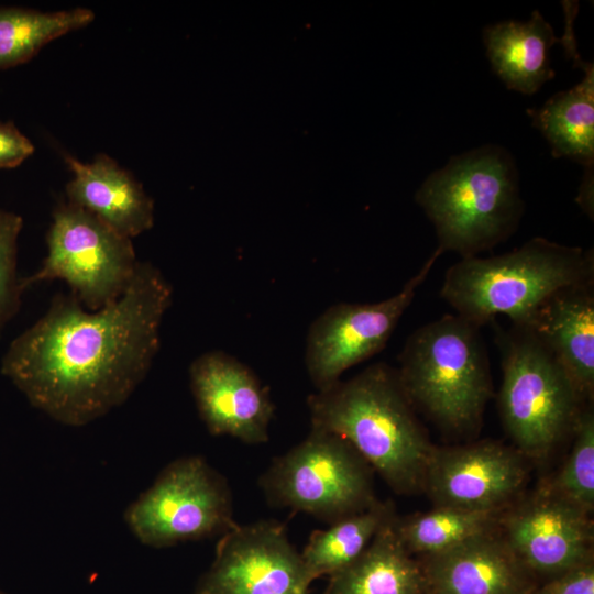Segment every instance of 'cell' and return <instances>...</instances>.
I'll return each instance as SVG.
<instances>
[{
    "instance_id": "obj_14",
    "label": "cell",
    "mask_w": 594,
    "mask_h": 594,
    "mask_svg": "<svg viewBox=\"0 0 594 594\" xmlns=\"http://www.w3.org/2000/svg\"><path fill=\"white\" fill-rule=\"evenodd\" d=\"M504 529L509 549L536 573L554 576L592 559L587 514L551 492L509 513Z\"/></svg>"
},
{
    "instance_id": "obj_7",
    "label": "cell",
    "mask_w": 594,
    "mask_h": 594,
    "mask_svg": "<svg viewBox=\"0 0 594 594\" xmlns=\"http://www.w3.org/2000/svg\"><path fill=\"white\" fill-rule=\"evenodd\" d=\"M373 469L341 437L311 429L261 475L258 485L273 507L332 524L372 506Z\"/></svg>"
},
{
    "instance_id": "obj_24",
    "label": "cell",
    "mask_w": 594,
    "mask_h": 594,
    "mask_svg": "<svg viewBox=\"0 0 594 594\" xmlns=\"http://www.w3.org/2000/svg\"><path fill=\"white\" fill-rule=\"evenodd\" d=\"M573 431L571 453L551 493L588 514L594 507V416L590 408L581 411Z\"/></svg>"
},
{
    "instance_id": "obj_23",
    "label": "cell",
    "mask_w": 594,
    "mask_h": 594,
    "mask_svg": "<svg viewBox=\"0 0 594 594\" xmlns=\"http://www.w3.org/2000/svg\"><path fill=\"white\" fill-rule=\"evenodd\" d=\"M498 514L499 510L437 507L411 518L395 519V528L409 553L430 556L490 532L499 518Z\"/></svg>"
},
{
    "instance_id": "obj_19",
    "label": "cell",
    "mask_w": 594,
    "mask_h": 594,
    "mask_svg": "<svg viewBox=\"0 0 594 594\" xmlns=\"http://www.w3.org/2000/svg\"><path fill=\"white\" fill-rule=\"evenodd\" d=\"M486 55L508 89L532 95L556 75L549 51L560 42L538 10L529 21H503L483 31Z\"/></svg>"
},
{
    "instance_id": "obj_13",
    "label": "cell",
    "mask_w": 594,
    "mask_h": 594,
    "mask_svg": "<svg viewBox=\"0 0 594 594\" xmlns=\"http://www.w3.org/2000/svg\"><path fill=\"white\" fill-rule=\"evenodd\" d=\"M519 454L492 441L433 449L424 490L437 507L501 510L525 482Z\"/></svg>"
},
{
    "instance_id": "obj_18",
    "label": "cell",
    "mask_w": 594,
    "mask_h": 594,
    "mask_svg": "<svg viewBox=\"0 0 594 594\" xmlns=\"http://www.w3.org/2000/svg\"><path fill=\"white\" fill-rule=\"evenodd\" d=\"M584 77L573 88L551 96L541 107L528 109L532 125L551 146L554 157H569L582 164L586 173L576 201L587 215H593L594 165V67L578 52L570 55Z\"/></svg>"
},
{
    "instance_id": "obj_5",
    "label": "cell",
    "mask_w": 594,
    "mask_h": 594,
    "mask_svg": "<svg viewBox=\"0 0 594 594\" xmlns=\"http://www.w3.org/2000/svg\"><path fill=\"white\" fill-rule=\"evenodd\" d=\"M413 407L442 428L475 430L492 396L488 359L479 327L446 315L415 330L396 370Z\"/></svg>"
},
{
    "instance_id": "obj_17",
    "label": "cell",
    "mask_w": 594,
    "mask_h": 594,
    "mask_svg": "<svg viewBox=\"0 0 594 594\" xmlns=\"http://www.w3.org/2000/svg\"><path fill=\"white\" fill-rule=\"evenodd\" d=\"M525 328L530 329L568 374L582 398L594 391L593 284L553 294Z\"/></svg>"
},
{
    "instance_id": "obj_20",
    "label": "cell",
    "mask_w": 594,
    "mask_h": 594,
    "mask_svg": "<svg viewBox=\"0 0 594 594\" xmlns=\"http://www.w3.org/2000/svg\"><path fill=\"white\" fill-rule=\"evenodd\" d=\"M395 516L346 568L330 576L324 594H426L422 568L395 528Z\"/></svg>"
},
{
    "instance_id": "obj_6",
    "label": "cell",
    "mask_w": 594,
    "mask_h": 594,
    "mask_svg": "<svg viewBox=\"0 0 594 594\" xmlns=\"http://www.w3.org/2000/svg\"><path fill=\"white\" fill-rule=\"evenodd\" d=\"M499 410L519 453L546 457L574 428L583 399L550 351L528 328L501 332Z\"/></svg>"
},
{
    "instance_id": "obj_8",
    "label": "cell",
    "mask_w": 594,
    "mask_h": 594,
    "mask_svg": "<svg viewBox=\"0 0 594 594\" xmlns=\"http://www.w3.org/2000/svg\"><path fill=\"white\" fill-rule=\"evenodd\" d=\"M124 521L142 544L156 549L222 536L238 524L227 480L200 455L167 464L127 507Z\"/></svg>"
},
{
    "instance_id": "obj_27",
    "label": "cell",
    "mask_w": 594,
    "mask_h": 594,
    "mask_svg": "<svg viewBox=\"0 0 594 594\" xmlns=\"http://www.w3.org/2000/svg\"><path fill=\"white\" fill-rule=\"evenodd\" d=\"M33 153V143L12 121H0V168H14Z\"/></svg>"
},
{
    "instance_id": "obj_1",
    "label": "cell",
    "mask_w": 594,
    "mask_h": 594,
    "mask_svg": "<svg viewBox=\"0 0 594 594\" xmlns=\"http://www.w3.org/2000/svg\"><path fill=\"white\" fill-rule=\"evenodd\" d=\"M172 299V285L148 262H139L124 293L99 310L57 294L10 343L1 373L55 421L86 426L124 404L146 377Z\"/></svg>"
},
{
    "instance_id": "obj_16",
    "label": "cell",
    "mask_w": 594,
    "mask_h": 594,
    "mask_svg": "<svg viewBox=\"0 0 594 594\" xmlns=\"http://www.w3.org/2000/svg\"><path fill=\"white\" fill-rule=\"evenodd\" d=\"M73 178L66 185L67 201L96 216L130 239L154 223V202L142 185L113 158L99 154L82 163L64 154Z\"/></svg>"
},
{
    "instance_id": "obj_29",
    "label": "cell",
    "mask_w": 594,
    "mask_h": 594,
    "mask_svg": "<svg viewBox=\"0 0 594 594\" xmlns=\"http://www.w3.org/2000/svg\"><path fill=\"white\" fill-rule=\"evenodd\" d=\"M426 594H430L429 592H427Z\"/></svg>"
},
{
    "instance_id": "obj_2",
    "label": "cell",
    "mask_w": 594,
    "mask_h": 594,
    "mask_svg": "<svg viewBox=\"0 0 594 594\" xmlns=\"http://www.w3.org/2000/svg\"><path fill=\"white\" fill-rule=\"evenodd\" d=\"M311 429L337 435L398 494L424 488L433 451L414 407L385 363L373 364L348 381L307 399Z\"/></svg>"
},
{
    "instance_id": "obj_4",
    "label": "cell",
    "mask_w": 594,
    "mask_h": 594,
    "mask_svg": "<svg viewBox=\"0 0 594 594\" xmlns=\"http://www.w3.org/2000/svg\"><path fill=\"white\" fill-rule=\"evenodd\" d=\"M415 199L435 227L436 249L461 258L505 241L524 211L515 162L497 145L452 156L427 177Z\"/></svg>"
},
{
    "instance_id": "obj_22",
    "label": "cell",
    "mask_w": 594,
    "mask_h": 594,
    "mask_svg": "<svg viewBox=\"0 0 594 594\" xmlns=\"http://www.w3.org/2000/svg\"><path fill=\"white\" fill-rule=\"evenodd\" d=\"M86 8L42 12L0 7V72L32 59L50 42L94 21Z\"/></svg>"
},
{
    "instance_id": "obj_15",
    "label": "cell",
    "mask_w": 594,
    "mask_h": 594,
    "mask_svg": "<svg viewBox=\"0 0 594 594\" xmlns=\"http://www.w3.org/2000/svg\"><path fill=\"white\" fill-rule=\"evenodd\" d=\"M422 571L430 594H530L534 588L529 571L491 531L427 556Z\"/></svg>"
},
{
    "instance_id": "obj_21",
    "label": "cell",
    "mask_w": 594,
    "mask_h": 594,
    "mask_svg": "<svg viewBox=\"0 0 594 594\" xmlns=\"http://www.w3.org/2000/svg\"><path fill=\"white\" fill-rule=\"evenodd\" d=\"M393 517V508L376 501L369 508L341 518L326 529L315 530L300 552L311 581L332 576L351 564Z\"/></svg>"
},
{
    "instance_id": "obj_3",
    "label": "cell",
    "mask_w": 594,
    "mask_h": 594,
    "mask_svg": "<svg viewBox=\"0 0 594 594\" xmlns=\"http://www.w3.org/2000/svg\"><path fill=\"white\" fill-rule=\"evenodd\" d=\"M586 284H594L592 250L538 237L502 255L461 258L447 270L440 296L479 328L497 316L526 327L553 294Z\"/></svg>"
},
{
    "instance_id": "obj_10",
    "label": "cell",
    "mask_w": 594,
    "mask_h": 594,
    "mask_svg": "<svg viewBox=\"0 0 594 594\" xmlns=\"http://www.w3.org/2000/svg\"><path fill=\"white\" fill-rule=\"evenodd\" d=\"M441 254L436 249L392 297L372 304H337L312 322L307 336L305 363L317 392L330 388L346 370L383 350Z\"/></svg>"
},
{
    "instance_id": "obj_26",
    "label": "cell",
    "mask_w": 594,
    "mask_h": 594,
    "mask_svg": "<svg viewBox=\"0 0 594 594\" xmlns=\"http://www.w3.org/2000/svg\"><path fill=\"white\" fill-rule=\"evenodd\" d=\"M530 594H594L592 559L552 576L541 586H534Z\"/></svg>"
},
{
    "instance_id": "obj_28",
    "label": "cell",
    "mask_w": 594,
    "mask_h": 594,
    "mask_svg": "<svg viewBox=\"0 0 594 594\" xmlns=\"http://www.w3.org/2000/svg\"><path fill=\"white\" fill-rule=\"evenodd\" d=\"M0 594H8V593H6V592H3V591L0 590Z\"/></svg>"
},
{
    "instance_id": "obj_12",
    "label": "cell",
    "mask_w": 594,
    "mask_h": 594,
    "mask_svg": "<svg viewBox=\"0 0 594 594\" xmlns=\"http://www.w3.org/2000/svg\"><path fill=\"white\" fill-rule=\"evenodd\" d=\"M190 389L208 431L248 444L268 441L274 404L268 389L235 358L209 351L189 366Z\"/></svg>"
},
{
    "instance_id": "obj_25",
    "label": "cell",
    "mask_w": 594,
    "mask_h": 594,
    "mask_svg": "<svg viewBox=\"0 0 594 594\" xmlns=\"http://www.w3.org/2000/svg\"><path fill=\"white\" fill-rule=\"evenodd\" d=\"M21 216L0 209V329L18 312L22 289L16 275L18 238Z\"/></svg>"
},
{
    "instance_id": "obj_9",
    "label": "cell",
    "mask_w": 594,
    "mask_h": 594,
    "mask_svg": "<svg viewBox=\"0 0 594 594\" xmlns=\"http://www.w3.org/2000/svg\"><path fill=\"white\" fill-rule=\"evenodd\" d=\"M46 244L42 266L20 278L22 292L38 283L62 279L91 311L116 301L139 264L132 239L68 201L55 208Z\"/></svg>"
},
{
    "instance_id": "obj_11",
    "label": "cell",
    "mask_w": 594,
    "mask_h": 594,
    "mask_svg": "<svg viewBox=\"0 0 594 594\" xmlns=\"http://www.w3.org/2000/svg\"><path fill=\"white\" fill-rule=\"evenodd\" d=\"M311 582L284 525L258 520L220 537L195 594H310Z\"/></svg>"
}]
</instances>
